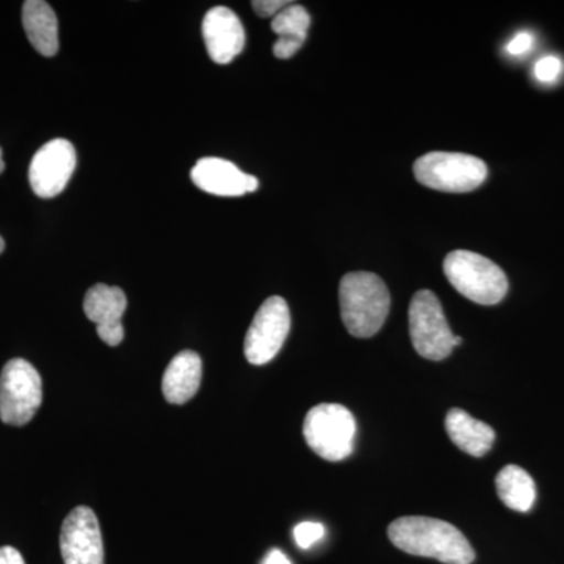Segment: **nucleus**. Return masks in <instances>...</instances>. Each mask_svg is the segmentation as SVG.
I'll list each match as a JSON object with an SVG mask.
<instances>
[{"mask_svg":"<svg viewBox=\"0 0 564 564\" xmlns=\"http://www.w3.org/2000/svg\"><path fill=\"white\" fill-rule=\"evenodd\" d=\"M389 540L400 551L437 560L445 564H470L475 552L455 525L441 519L406 516L395 519L388 529Z\"/></svg>","mask_w":564,"mask_h":564,"instance_id":"f257e3e1","label":"nucleus"},{"mask_svg":"<svg viewBox=\"0 0 564 564\" xmlns=\"http://www.w3.org/2000/svg\"><path fill=\"white\" fill-rule=\"evenodd\" d=\"M340 314L347 332L355 337H372L383 328L391 307L384 281L375 273L345 274L339 285Z\"/></svg>","mask_w":564,"mask_h":564,"instance_id":"f03ea898","label":"nucleus"},{"mask_svg":"<svg viewBox=\"0 0 564 564\" xmlns=\"http://www.w3.org/2000/svg\"><path fill=\"white\" fill-rule=\"evenodd\" d=\"M448 282L470 302L494 306L508 292V278L497 263L477 252L456 250L444 259Z\"/></svg>","mask_w":564,"mask_h":564,"instance_id":"7ed1b4c3","label":"nucleus"},{"mask_svg":"<svg viewBox=\"0 0 564 564\" xmlns=\"http://www.w3.org/2000/svg\"><path fill=\"white\" fill-rule=\"evenodd\" d=\"M303 434L314 454L326 462H344L355 445V415L343 404H317L304 419Z\"/></svg>","mask_w":564,"mask_h":564,"instance_id":"20e7f679","label":"nucleus"},{"mask_svg":"<svg viewBox=\"0 0 564 564\" xmlns=\"http://www.w3.org/2000/svg\"><path fill=\"white\" fill-rule=\"evenodd\" d=\"M415 180L433 191L467 193L484 184L488 166L481 159L459 152H430L414 163Z\"/></svg>","mask_w":564,"mask_h":564,"instance_id":"39448f33","label":"nucleus"},{"mask_svg":"<svg viewBox=\"0 0 564 564\" xmlns=\"http://www.w3.org/2000/svg\"><path fill=\"white\" fill-rule=\"evenodd\" d=\"M43 403V381L35 367L14 358L0 373V419L7 425L24 426Z\"/></svg>","mask_w":564,"mask_h":564,"instance_id":"423d86ee","label":"nucleus"},{"mask_svg":"<svg viewBox=\"0 0 564 564\" xmlns=\"http://www.w3.org/2000/svg\"><path fill=\"white\" fill-rule=\"evenodd\" d=\"M410 334L415 351L430 361H443L454 350L455 334L432 291H419L411 300Z\"/></svg>","mask_w":564,"mask_h":564,"instance_id":"0eeeda50","label":"nucleus"},{"mask_svg":"<svg viewBox=\"0 0 564 564\" xmlns=\"http://www.w3.org/2000/svg\"><path fill=\"white\" fill-rule=\"evenodd\" d=\"M291 332V311L281 296H270L254 315L247 337L245 356L252 366H263L280 352Z\"/></svg>","mask_w":564,"mask_h":564,"instance_id":"6e6552de","label":"nucleus"},{"mask_svg":"<svg viewBox=\"0 0 564 564\" xmlns=\"http://www.w3.org/2000/svg\"><path fill=\"white\" fill-rule=\"evenodd\" d=\"M77 158L73 144L65 139L47 141L36 151L29 169L33 193L40 198H54L65 191L76 170Z\"/></svg>","mask_w":564,"mask_h":564,"instance_id":"1a4fd4ad","label":"nucleus"},{"mask_svg":"<svg viewBox=\"0 0 564 564\" xmlns=\"http://www.w3.org/2000/svg\"><path fill=\"white\" fill-rule=\"evenodd\" d=\"M61 552L65 564H104L101 527L91 508L77 507L66 516Z\"/></svg>","mask_w":564,"mask_h":564,"instance_id":"9d476101","label":"nucleus"},{"mask_svg":"<svg viewBox=\"0 0 564 564\" xmlns=\"http://www.w3.org/2000/svg\"><path fill=\"white\" fill-rule=\"evenodd\" d=\"M128 307L122 289L115 285L96 284L84 300V313L95 323L99 339L110 347H117L124 339L121 318Z\"/></svg>","mask_w":564,"mask_h":564,"instance_id":"9b49d317","label":"nucleus"},{"mask_svg":"<svg viewBox=\"0 0 564 564\" xmlns=\"http://www.w3.org/2000/svg\"><path fill=\"white\" fill-rule=\"evenodd\" d=\"M203 36L209 57L218 65L231 63L245 47V29L228 7H215L203 21Z\"/></svg>","mask_w":564,"mask_h":564,"instance_id":"f8f14e48","label":"nucleus"},{"mask_svg":"<svg viewBox=\"0 0 564 564\" xmlns=\"http://www.w3.org/2000/svg\"><path fill=\"white\" fill-rule=\"evenodd\" d=\"M191 176L196 187L215 196H243L259 187L254 176L245 174L232 162L218 158L199 159Z\"/></svg>","mask_w":564,"mask_h":564,"instance_id":"ddd939ff","label":"nucleus"},{"mask_svg":"<svg viewBox=\"0 0 564 564\" xmlns=\"http://www.w3.org/2000/svg\"><path fill=\"white\" fill-rule=\"evenodd\" d=\"M203 378V361L198 352L185 350L174 356L162 378V392L166 402L184 404L191 402L199 391Z\"/></svg>","mask_w":564,"mask_h":564,"instance_id":"4468645a","label":"nucleus"},{"mask_svg":"<svg viewBox=\"0 0 564 564\" xmlns=\"http://www.w3.org/2000/svg\"><path fill=\"white\" fill-rule=\"evenodd\" d=\"M445 430L452 443L464 454L481 458L491 451L496 433L488 423L477 421L459 408H452L445 417Z\"/></svg>","mask_w":564,"mask_h":564,"instance_id":"2eb2a0df","label":"nucleus"},{"mask_svg":"<svg viewBox=\"0 0 564 564\" xmlns=\"http://www.w3.org/2000/svg\"><path fill=\"white\" fill-rule=\"evenodd\" d=\"M22 25L33 47L44 57L58 52V21L54 10L43 0H28L22 6Z\"/></svg>","mask_w":564,"mask_h":564,"instance_id":"dca6fc26","label":"nucleus"},{"mask_svg":"<svg viewBox=\"0 0 564 564\" xmlns=\"http://www.w3.org/2000/svg\"><path fill=\"white\" fill-rule=\"evenodd\" d=\"M311 14L299 3H291L273 18L272 29L278 40L273 54L281 61H288L302 50L310 31Z\"/></svg>","mask_w":564,"mask_h":564,"instance_id":"f3484780","label":"nucleus"},{"mask_svg":"<svg viewBox=\"0 0 564 564\" xmlns=\"http://www.w3.org/2000/svg\"><path fill=\"white\" fill-rule=\"evenodd\" d=\"M497 494L503 505L510 510L527 513L532 510L534 500H536V486L529 473L522 467L505 466L496 478Z\"/></svg>","mask_w":564,"mask_h":564,"instance_id":"a211bd4d","label":"nucleus"},{"mask_svg":"<svg viewBox=\"0 0 564 564\" xmlns=\"http://www.w3.org/2000/svg\"><path fill=\"white\" fill-rule=\"evenodd\" d=\"M325 536V527L318 522H302L293 529V538L299 547L310 549Z\"/></svg>","mask_w":564,"mask_h":564,"instance_id":"6ab92c4d","label":"nucleus"},{"mask_svg":"<svg viewBox=\"0 0 564 564\" xmlns=\"http://www.w3.org/2000/svg\"><path fill=\"white\" fill-rule=\"evenodd\" d=\"M562 69V61L554 57V55H547V57L541 58L536 66H534V76H536L538 80L549 84V82H554L560 76Z\"/></svg>","mask_w":564,"mask_h":564,"instance_id":"aec40b11","label":"nucleus"},{"mask_svg":"<svg viewBox=\"0 0 564 564\" xmlns=\"http://www.w3.org/2000/svg\"><path fill=\"white\" fill-rule=\"evenodd\" d=\"M251 6L258 17L274 18L285 7L291 6V2H288V0H254Z\"/></svg>","mask_w":564,"mask_h":564,"instance_id":"412c9836","label":"nucleus"},{"mask_svg":"<svg viewBox=\"0 0 564 564\" xmlns=\"http://www.w3.org/2000/svg\"><path fill=\"white\" fill-rule=\"evenodd\" d=\"M533 36L529 32H521L508 43L507 51L511 55H522L532 50Z\"/></svg>","mask_w":564,"mask_h":564,"instance_id":"4be33fe9","label":"nucleus"},{"mask_svg":"<svg viewBox=\"0 0 564 564\" xmlns=\"http://www.w3.org/2000/svg\"><path fill=\"white\" fill-rule=\"evenodd\" d=\"M0 564H25L20 552L10 545L0 547Z\"/></svg>","mask_w":564,"mask_h":564,"instance_id":"5701e85b","label":"nucleus"},{"mask_svg":"<svg viewBox=\"0 0 564 564\" xmlns=\"http://www.w3.org/2000/svg\"><path fill=\"white\" fill-rule=\"evenodd\" d=\"M262 564H292L291 560L288 558L280 549H273L267 554L265 558H263Z\"/></svg>","mask_w":564,"mask_h":564,"instance_id":"b1692460","label":"nucleus"},{"mask_svg":"<svg viewBox=\"0 0 564 564\" xmlns=\"http://www.w3.org/2000/svg\"><path fill=\"white\" fill-rule=\"evenodd\" d=\"M3 170H6V162H3L2 150H0V174L3 173Z\"/></svg>","mask_w":564,"mask_h":564,"instance_id":"393cba45","label":"nucleus"},{"mask_svg":"<svg viewBox=\"0 0 564 564\" xmlns=\"http://www.w3.org/2000/svg\"><path fill=\"white\" fill-rule=\"evenodd\" d=\"M463 344V339L462 337L459 336H455V339H454V347H458V345H462Z\"/></svg>","mask_w":564,"mask_h":564,"instance_id":"a878e982","label":"nucleus"},{"mask_svg":"<svg viewBox=\"0 0 564 564\" xmlns=\"http://www.w3.org/2000/svg\"><path fill=\"white\" fill-rule=\"evenodd\" d=\"M3 250H6V242H3L2 237H0V254H2Z\"/></svg>","mask_w":564,"mask_h":564,"instance_id":"bb28decb","label":"nucleus"}]
</instances>
